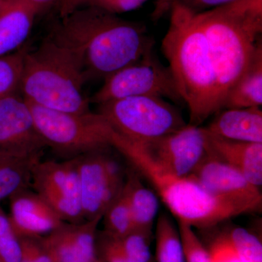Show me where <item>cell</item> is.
I'll return each mask as SVG.
<instances>
[{"label":"cell","mask_w":262,"mask_h":262,"mask_svg":"<svg viewBox=\"0 0 262 262\" xmlns=\"http://www.w3.org/2000/svg\"><path fill=\"white\" fill-rule=\"evenodd\" d=\"M61 18L50 34L73 53L87 81L104 80L153 51L143 24L99 8L82 7Z\"/></svg>","instance_id":"cell-1"},{"label":"cell","mask_w":262,"mask_h":262,"mask_svg":"<svg viewBox=\"0 0 262 262\" xmlns=\"http://www.w3.org/2000/svg\"><path fill=\"white\" fill-rule=\"evenodd\" d=\"M162 42L179 95L187 105L189 124L198 125L222 110L214 68L196 13L177 3Z\"/></svg>","instance_id":"cell-2"},{"label":"cell","mask_w":262,"mask_h":262,"mask_svg":"<svg viewBox=\"0 0 262 262\" xmlns=\"http://www.w3.org/2000/svg\"><path fill=\"white\" fill-rule=\"evenodd\" d=\"M111 145L151 184L178 222L187 224L194 229L211 228L234 217L261 211V205L215 195L189 177H178L169 173L155 163L142 146L114 130Z\"/></svg>","instance_id":"cell-3"},{"label":"cell","mask_w":262,"mask_h":262,"mask_svg":"<svg viewBox=\"0 0 262 262\" xmlns=\"http://www.w3.org/2000/svg\"><path fill=\"white\" fill-rule=\"evenodd\" d=\"M214 68L221 106L261 47L262 0H237L196 13Z\"/></svg>","instance_id":"cell-4"},{"label":"cell","mask_w":262,"mask_h":262,"mask_svg":"<svg viewBox=\"0 0 262 262\" xmlns=\"http://www.w3.org/2000/svg\"><path fill=\"white\" fill-rule=\"evenodd\" d=\"M87 82L80 63L51 34L24 60L19 90L29 102L71 113H85L90 99L83 94Z\"/></svg>","instance_id":"cell-5"},{"label":"cell","mask_w":262,"mask_h":262,"mask_svg":"<svg viewBox=\"0 0 262 262\" xmlns=\"http://www.w3.org/2000/svg\"><path fill=\"white\" fill-rule=\"evenodd\" d=\"M98 113L115 132L145 145L187 125L182 114L165 98L137 96L101 103Z\"/></svg>","instance_id":"cell-6"},{"label":"cell","mask_w":262,"mask_h":262,"mask_svg":"<svg viewBox=\"0 0 262 262\" xmlns=\"http://www.w3.org/2000/svg\"><path fill=\"white\" fill-rule=\"evenodd\" d=\"M27 102L46 146L58 154L75 158L111 146L113 129L98 113H66Z\"/></svg>","instance_id":"cell-7"},{"label":"cell","mask_w":262,"mask_h":262,"mask_svg":"<svg viewBox=\"0 0 262 262\" xmlns=\"http://www.w3.org/2000/svg\"><path fill=\"white\" fill-rule=\"evenodd\" d=\"M101 89L90 101L101 103L137 96L168 98L182 101L168 67L162 64L153 51L137 61L126 66L106 77Z\"/></svg>","instance_id":"cell-8"},{"label":"cell","mask_w":262,"mask_h":262,"mask_svg":"<svg viewBox=\"0 0 262 262\" xmlns=\"http://www.w3.org/2000/svg\"><path fill=\"white\" fill-rule=\"evenodd\" d=\"M75 158L84 220L103 218L121 192L126 174L120 164L104 154L103 149L84 153Z\"/></svg>","instance_id":"cell-9"},{"label":"cell","mask_w":262,"mask_h":262,"mask_svg":"<svg viewBox=\"0 0 262 262\" xmlns=\"http://www.w3.org/2000/svg\"><path fill=\"white\" fill-rule=\"evenodd\" d=\"M34 190L63 222H84L77 160L39 161L33 169Z\"/></svg>","instance_id":"cell-10"},{"label":"cell","mask_w":262,"mask_h":262,"mask_svg":"<svg viewBox=\"0 0 262 262\" xmlns=\"http://www.w3.org/2000/svg\"><path fill=\"white\" fill-rule=\"evenodd\" d=\"M139 145L164 170L188 177L208 155V137L205 127L187 124L161 139Z\"/></svg>","instance_id":"cell-11"},{"label":"cell","mask_w":262,"mask_h":262,"mask_svg":"<svg viewBox=\"0 0 262 262\" xmlns=\"http://www.w3.org/2000/svg\"><path fill=\"white\" fill-rule=\"evenodd\" d=\"M17 92L0 99V153H42L46 143L36 128L29 103Z\"/></svg>","instance_id":"cell-12"},{"label":"cell","mask_w":262,"mask_h":262,"mask_svg":"<svg viewBox=\"0 0 262 262\" xmlns=\"http://www.w3.org/2000/svg\"><path fill=\"white\" fill-rule=\"evenodd\" d=\"M102 218L65 223L41 237L53 262H97L96 241Z\"/></svg>","instance_id":"cell-13"},{"label":"cell","mask_w":262,"mask_h":262,"mask_svg":"<svg viewBox=\"0 0 262 262\" xmlns=\"http://www.w3.org/2000/svg\"><path fill=\"white\" fill-rule=\"evenodd\" d=\"M188 177L215 195L244 200L262 206L259 187L208 151L205 160Z\"/></svg>","instance_id":"cell-14"},{"label":"cell","mask_w":262,"mask_h":262,"mask_svg":"<svg viewBox=\"0 0 262 262\" xmlns=\"http://www.w3.org/2000/svg\"><path fill=\"white\" fill-rule=\"evenodd\" d=\"M9 198V220L18 239L42 237L64 222L39 194L28 189H22Z\"/></svg>","instance_id":"cell-15"},{"label":"cell","mask_w":262,"mask_h":262,"mask_svg":"<svg viewBox=\"0 0 262 262\" xmlns=\"http://www.w3.org/2000/svg\"><path fill=\"white\" fill-rule=\"evenodd\" d=\"M207 134L210 154L238 170L256 187H261L262 143L227 140Z\"/></svg>","instance_id":"cell-16"},{"label":"cell","mask_w":262,"mask_h":262,"mask_svg":"<svg viewBox=\"0 0 262 262\" xmlns=\"http://www.w3.org/2000/svg\"><path fill=\"white\" fill-rule=\"evenodd\" d=\"M39 11L27 0H3L0 7V58L24 46Z\"/></svg>","instance_id":"cell-17"},{"label":"cell","mask_w":262,"mask_h":262,"mask_svg":"<svg viewBox=\"0 0 262 262\" xmlns=\"http://www.w3.org/2000/svg\"><path fill=\"white\" fill-rule=\"evenodd\" d=\"M224 110L205 127L209 135L227 140L262 143L261 108Z\"/></svg>","instance_id":"cell-18"},{"label":"cell","mask_w":262,"mask_h":262,"mask_svg":"<svg viewBox=\"0 0 262 262\" xmlns=\"http://www.w3.org/2000/svg\"><path fill=\"white\" fill-rule=\"evenodd\" d=\"M134 231L151 237L155 219L159 211L158 196L141 182L137 172L126 173L125 184Z\"/></svg>","instance_id":"cell-19"},{"label":"cell","mask_w":262,"mask_h":262,"mask_svg":"<svg viewBox=\"0 0 262 262\" xmlns=\"http://www.w3.org/2000/svg\"><path fill=\"white\" fill-rule=\"evenodd\" d=\"M262 104V46L224 98V108H260Z\"/></svg>","instance_id":"cell-20"},{"label":"cell","mask_w":262,"mask_h":262,"mask_svg":"<svg viewBox=\"0 0 262 262\" xmlns=\"http://www.w3.org/2000/svg\"><path fill=\"white\" fill-rule=\"evenodd\" d=\"M42 153L17 155L0 153V201L27 189L32 182L33 169Z\"/></svg>","instance_id":"cell-21"},{"label":"cell","mask_w":262,"mask_h":262,"mask_svg":"<svg viewBox=\"0 0 262 262\" xmlns=\"http://www.w3.org/2000/svg\"><path fill=\"white\" fill-rule=\"evenodd\" d=\"M155 237L157 262H186L178 226L166 213L157 220Z\"/></svg>","instance_id":"cell-22"},{"label":"cell","mask_w":262,"mask_h":262,"mask_svg":"<svg viewBox=\"0 0 262 262\" xmlns=\"http://www.w3.org/2000/svg\"><path fill=\"white\" fill-rule=\"evenodd\" d=\"M105 232L114 236H124L135 232L125 188L103 215Z\"/></svg>","instance_id":"cell-23"},{"label":"cell","mask_w":262,"mask_h":262,"mask_svg":"<svg viewBox=\"0 0 262 262\" xmlns=\"http://www.w3.org/2000/svg\"><path fill=\"white\" fill-rule=\"evenodd\" d=\"M29 48L24 45L16 51L0 58V99L18 91L24 58Z\"/></svg>","instance_id":"cell-24"},{"label":"cell","mask_w":262,"mask_h":262,"mask_svg":"<svg viewBox=\"0 0 262 262\" xmlns=\"http://www.w3.org/2000/svg\"><path fill=\"white\" fill-rule=\"evenodd\" d=\"M110 242L127 256L143 262H151L150 250L151 237L134 232L124 236H114L102 231Z\"/></svg>","instance_id":"cell-25"},{"label":"cell","mask_w":262,"mask_h":262,"mask_svg":"<svg viewBox=\"0 0 262 262\" xmlns=\"http://www.w3.org/2000/svg\"><path fill=\"white\" fill-rule=\"evenodd\" d=\"M234 251L244 262H262V245L254 234L242 227L225 232Z\"/></svg>","instance_id":"cell-26"},{"label":"cell","mask_w":262,"mask_h":262,"mask_svg":"<svg viewBox=\"0 0 262 262\" xmlns=\"http://www.w3.org/2000/svg\"><path fill=\"white\" fill-rule=\"evenodd\" d=\"M21 248L9 217L0 208V258L4 262H20Z\"/></svg>","instance_id":"cell-27"},{"label":"cell","mask_w":262,"mask_h":262,"mask_svg":"<svg viewBox=\"0 0 262 262\" xmlns=\"http://www.w3.org/2000/svg\"><path fill=\"white\" fill-rule=\"evenodd\" d=\"M186 262H210L207 248L194 232V228L187 224L178 222Z\"/></svg>","instance_id":"cell-28"},{"label":"cell","mask_w":262,"mask_h":262,"mask_svg":"<svg viewBox=\"0 0 262 262\" xmlns=\"http://www.w3.org/2000/svg\"><path fill=\"white\" fill-rule=\"evenodd\" d=\"M207 250L210 262H244L234 251L225 232L217 236Z\"/></svg>","instance_id":"cell-29"},{"label":"cell","mask_w":262,"mask_h":262,"mask_svg":"<svg viewBox=\"0 0 262 262\" xmlns=\"http://www.w3.org/2000/svg\"><path fill=\"white\" fill-rule=\"evenodd\" d=\"M40 237L19 239L21 248L20 262H53L43 246Z\"/></svg>","instance_id":"cell-30"},{"label":"cell","mask_w":262,"mask_h":262,"mask_svg":"<svg viewBox=\"0 0 262 262\" xmlns=\"http://www.w3.org/2000/svg\"><path fill=\"white\" fill-rule=\"evenodd\" d=\"M148 1L149 0H90L86 6L95 7L117 15L139 9Z\"/></svg>","instance_id":"cell-31"},{"label":"cell","mask_w":262,"mask_h":262,"mask_svg":"<svg viewBox=\"0 0 262 262\" xmlns=\"http://www.w3.org/2000/svg\"><path fill=\"white\" fill-rule=\"evenodd\" d=\"M235 1L237 0H175L174 3H178L193 13H200Z\"/></svg>","instance_id":"cell-32"},{"label":"cell","mask_w":262,"mask_h":262,"mask_svg":"<svg viewBox=\"0 0 262 262\" xmlns=\"http://www.w3.org/2000/svg\"><path fill=\"white\" fill-rule=\"evenodd\" d=\"M175 0H155V9L153 10V20H159L165 13L170 12V8Z\"/></svg>","instance_id":"cell-33"},{"label":"cell","mask_w":262,"mask_h":262,"mask_svg":"<svg viewBox=\"0 0 262 262\" xmlns=\"http://www.w3.org/2000/svg\"><path fill=\"white\" fill-rule=\"evenodd\" d=\"M89 1L90 0H67L65 3L61 5L60 12H61V17L65 16L66 15L69 14L77 8L86 6Z\"/></svg>","instance_id":"cell-34"},{"label":"cell","mask_w":262,"mask_h":262,"mask_svg":"<svg viewBox=\"0 0 262 262\" xmlns=\"http://www.w3.org/2000/svg\"><path fill=\"white\" fill-rule=\"evenodd\" d=\"M29 3H32L34 6L37 7L38 9L42 10L43 8L48 7V5L53 4L56 2H61V5L65 3L67 0H27Z\"/></svg>","instance_id":"cell-35"},{"label":"cell","mask_w":262,"mask_h":262,"mask_svg":"<svg viewBox=\"0 0 262 262\" xmlns=\"http://www.w3.org/2000/svg\"><path fill=\"white\" fill-rule=\"evenodd\" d=\"M3 0H0V7H1L2 3H3Z\"/></svg>","instance_id":"cell-36"},{"label":"cell","mask_w":262,"mask_h":262,"mask_svg":"<svg viewBox=\"0 0 262 262\" xmlns=\"http://www.w3.org/2000/svg\"><path fill=\"white\" fill-rule=\"evenodd\" d=\"M0 262H4L3 261V260L1 259V258H0Z\"/></svg>","instance_id":"cell-37"},{"label":"cell","mask_w":262,"mask_h":262,"mask_svg":"<svg viewBox=\"0 0 262 262\" xmlns=\"http://www.w3.org/2000/svg\"><path fill=\"white\" fill-rule=\"evenodd\" d=\"M97 262H101V261H98H98H97Z\"/></svg>","instance_id":"cell-38"}]
</instances>
